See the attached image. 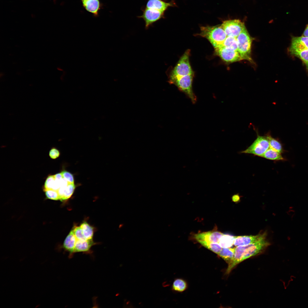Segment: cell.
<instances>
[{"mask_svg":"<svg viewBox=\"0 0 308 308\" xmlns=\"http://www.w3.org/2000/svg\"><path fill=\"white\" fill-rule=\"evenodd\" d=\"M61 173L63 177L68 182V183H74V178L72 174L65 170L62 171Z\"/></svg>","mask_w":308,"mask_h":308,"instance_id":"f546056e","label":"cell"},{"mask_svg":"<svg viewBox=\"0 0 308 308\" xmlns=\"http://www.w3.org/2000/svg\"><path fill=\"white\" fill-rule=\"evenodd\" d=\"M270 244L264 238L247 245L236 246L234 248V256L228 263L226 273L229 274L238 263L260 252Z\"/></svg>","mask_w":308,"mask_h":308,"instance_id":"6da1fadb","label":"cell"},{"mask_svg":"<svg viewBox=\"0 0 308 308\" xmlns=\"http://www.w3.org/2000/svg\"><path fill=\"white\" fill-rule=\"evenodd\" d=\"M198 242L204 247L218 254L222 249L218 243H212L202 241H200Z\"/></svg>","mask_w":308,"mask_h":308,"instance_id":"603a6c76","label":"cell"},{"mask_svg":"<svg viewBox=\"0 0 308 308\" xmlns=\"http://www.w3.org/2000/svg\"><path fill=\"white\" fill-rule=\"evenodd\" d=\"M54 176L56 179L59 180H61L63 178L62 175L61 173H57L54 175Z\"/></svg>","mask_w":308,"mask_h":308,"instance_id":"1f68e13d","label":"cell"},{"mask_svg":"<svg viewBox=\"0 0 308 308\" xmlns=\"http://www.w3.org/2000/svg\"><path fill=\"white\" fill-rule=\"evenodd\" d=\"M175 6L173 1L167 2L165 0H148L145 7L165 13L169 7Z\"/></svg>","mask_w":308,"mask_h":308,"instance_id":"7c38bea8","label":"cell"},{"mask_svg":"<svg viewBox=\"0 0 308 308\" xmlns=\"http://www.w3.org/2000/svg\"><path fill=\"white\" fill-rule=\"evenodd\" d=\"M215 52L216 55L227 62L232 63L242 60L238 51L223 46L215 49Z\"/></svg>","mask_w":308,"mask_h":308,"instance_id":"ba28073f","label":"cell"},{"mask_svg":"<svg viewBox=\"0 0 308 308\" xmlns=\"http://www.w3.org/2000/svg\"><path fill=\"white\" fill-rule=\"evenodd\" d=\"M266 159L273 161H283L285 159L281 153L270 147L261 156Z\"/></svg>","mask_w":308,"mask_h":308,"instance_id":"d6986e66","label":"cell"},{"mask_svg":"<svg viewBox=\"0 0 308 308\" xmlns=\"http://www.w3.org/2000/svg\"><path fill=\"white\" fill-rule=\"evenodd\" d=\"M266 136L269 140L270 147L281 153L284 151L282 144L278 139L273 137L269 134Z\"/></svg>","mask_w":308,"mask_h":308,"instance_id":"ffe728a7","label":"cell"},{"mask_svg":"<svg viewBox=\"0 0 308 308\" xmlns=\"http://www.w3.org/2000/svg\"><path fill=\"white\" fill-rule=\"evenodd\" d=\"M193 75L192 74L183 76L169 80V82L175 85L179 89L188 97L193 103H194L196 102V98L192 89Z\"/></svg>","mask_w":308,"mask_h":308,"instance_id":"5b68a950","label":"cell"},{"mask_svg":"<svg viewBox=\"0 0 308 308\" xmlns=\"http://www.w3.org/2000/svg\"><path fill=\"white\" fill-rule=\"evenodd\" d=\"M142 11V15L138 17L143 19L146 29L157 21L165 18V13L162 12L145 7L143 9Z\"/></svg>","mask_w":308,"mask_h":308,"instance_id":"9c48e42d","label":"cell"},{"mask_svg":"<svg viewBox=\"0 0 308 308\" xmlns=\"http://www.w3.org/2000/svg\"><path fill=\"white\" fill-rule=\"evenodd\" d=\"M234 239L235 236L223 234L218 243L222 248H230L234 244Z\"/></svg>","mask_w":308,"mask_h":308,"instance_id":"44dd1931","label":"cell"},{"mask_svg":"<svg viewBox=\"0 0 308 308\" xmlns=\"http://www.w3.org/2000/svg\"><path fill=\"white\" fill-rule=\"evenodd\" d=\"M75 188L73 183H68L64 192L63 197L61 200H64L69 198L72 194Z\"/></svg>","mask_w":308,"mask_h":308,"instance_id":"4316f807","label":"cell"},{"mask_svg":"<svg viewBox=\"0 0 308 308\" xmlns=\"http://www.w3.org/2000/svg\"><path fill=\"white\" fill-rule=\"evenodd\" d=\"M232 199L233 201L236 202L240 199V196L238 194H235L233 196Z\"/></svg>","mask_w":308,"mask_h":308,"instance_id":"836d02e7","label":"cell"},{"mask_svg":"<svg viewBox=\"0 0 308 308\" xmlns=\"http://www.w3.org/2000/svg\"><path fill=\"white\" fill-rule=\"evenodd\" d=\"M60 187V183L55 178L54 175H50L46 178L44 186V191L48 190L58 191Z\"/></svg>","mask_w":308,"mask_h":308,"instance_id":"e0dca14e","label":"cell"},{"mask_svg":"<svg viewBox=\"0 0 308 308\" xmlns=\"http://www.w3.org/2000/svg\"><path fill=\"white\" fill-rule=\"evenodd\" d=\"M234 254V248H223L218 255L228 263L233 259Z\"/></svg>","mask_w":308,"mask_h":308,"instance_id":"7402d4cb","label":"cell"},{"mask_svg":"<svg viewBox=\"0 0 308 308\" xmlns=\"http://www.w3.org/2000/svg\"><path fill=\"white\" fill-rule=\"evenodd\" d=\"M221 26L227 37L236 38L245 27L244 23L238 19L226 20L223 21Z\"/></svg>","mask_w":308,"mask_h":308,"instance_id":"52a82bcc","label":"cell"},{"mask_svg":"<svg viewBox=\"0 0 308 308\" xmlns=\"http://www.w3.org/2000/svg\"><path fill=\"white\" fill-rule=\"evenodd\" d=\"M84 9L96 17L98 16L99 12L102 6L100 0H81Z\"/></svg>","mask_w":308,"mask_h":308,"instance_id":"4fadbf2b","label":"cell"},{"mask_svg":"<svg viewBox=\"0 0 308 308\" xmlns=\"http://www.w3.org/2000/svg\"><path fill=\"white\" fill-rule=\"evenodd\" d=\"M190 50H187L181 56L170 75L169 80L188 75L193 74L189 62Z\"/></svg>","mask_w":308,"mask_h":308,"instance_id":"277c9868","label":"cell"},{"mask_svg":"<svg viewBox=\"0 0 308 308\" xmlns=\"http://www.w3.org/2000/svg\"><path fill=\"white\" fill-rule=\"evenodd\" d=\"M198 35L207 39L214 49L222 46L227 37L221 25L201 27Z\"/></svg>","mask_w":308,"mask_h":308,"instance_id":"7a4b0ae2","label":"cell"},{"mask_svg":"<svg viewBox=\"0 0 308 308\" xmlns=\"http://www.w3.org/2000/svg\"><path fill=\"white\" fill-rule=\"evenodd\" d=\"M60 155L58 150L55 148H52L49 152L50 157L52 159H54L58 157Z\"/></svg>","mask_w":308,"mask_h":308,"instance_id":"4dcf8cb0","label":"cell"},{"mask_svg":"<svg viewBox=\"0 0 308 308\" xmlns=\"http://www.w3.org/2000/svg\"><path fill=\"white\" fill-rule=\"evenodd\" d=\"M74 235L78 240H87L82 230L80 227L76 226L73 228Z\"/></svg>","mask_w":308,"mask_h":308,"instance_id":"f1b7e54d","label":"cell"},{"mask_svg":"<svg viewBox=\"0 0 308 308\" xmlns=\"http://www.w3.org/2000/svg\"><path fill=\"white\" fill-rule=\"evenodd\" d=\"M266 233L259 234L252 236H235L234 245L236 246L247 245L266 238Z\"/></svg>","mask_w":308,"mask_h":308,"instance_id":"8fae6325","label":"cell"},{"mask_svg":"<svg viewBox=\"0 0 308 308\" xmlns=\"http://www.w3.org/2000/svg\"><path fill=\"white\" fill-rule=\"evenodd\" d=\"M290 54L300 59L306 66L308 70V49L301 50H289Z\"/></svg>","mask_w":308,"mask_h":308,"instance_id":"ac0fdd59","label":"cell"},{"mask_svg":"<svg viewBox=\"0 0 308 308\" xmlns=\"http://www.w3.org/2000/svg\"><path fill=\"white\" fill-rule=\"evenodd\" d=\"M80 226L87 240L92 239L94 234L93 228L86 222L82 223Z\"/></svg>","mask_w":308,"mask_h":308,"instance_id":"cb8c5ba5","label":"cell"},{"mask_svg":"<svg viewBox=\"0 0 308 308\" xmlns=\"http://www.w3.org/2000/svg\"><path fill=\"white\" fill-rule=\"evenodd\" d=\"M308 49V37H292L289 50H301Z\"/></svg>","mask_w":308,"mask_h":308,"instance_id":"5bb4252c","label":"cell"},{"mask_svg":"<svg viewBox=\"0 0 308 308\" xmlns=\"http://www.w3.org/2000/svg\"><path fill=\"white\" fill-rule=\"evenodd\" d=\"M222 46L238 51L236 38L234 37H227Z\"/></svg>","mask_w":308,"mask_h":308,"instance_id":"484cf974","label":"cell"},{"mask_svg":"<svg viewBox=\"0 0 308 308\" xmlns=\"http://www.w3.org/2000/svg\"><path fill=\"white\" fill-rule=\"evenodd\" d=\"M44 192L46 196L48 198L54 200H60L59 196L57 191L48 190Z\"/></svg>","mask_w":308,"mask_h":308,"instance_id":"83f0119b","label":"cell"},{"mask_svg":"<svg viewBox=\"0 0 308 308\" xmlns=\"http://www.w3.org/2000/svg\"><path fill=\"white\" fill-rule=\"evenodd\" d=\"M187 288V284L186 282L183 280L180 279H175L173 282L172 286L173 290L179 292L184 291Z\"/></svg>","mask_w":308,"mask_h":308,"instance_id":"d4e9b609","label":"cell"},{"mask_svg":"<svg viewBox=\"0 0 308 308\" xmlns=\"http://www.w3.org/2000/svg\"><path fill=\"white\" fill-rule=\"evenodd\" d=\"M236 38L238 45V51L242 60H245L251 62H253L251 55L252 38L249 34L245 27Z\"/></svg>","mask_w":308,"mask_h":308,"instance_id":"3957f363","label":"cell"},{"mask_svg":"<svg viewBox=\"0 0 308 308\" xmlns=\"http://www.w3.org/2000/svg\"><path fill=\"white\" fill-rule=\"evenodd\" d=\"M270 147L269 142L266 137L258 135L253 143L241 153L261 157Z\"/></svg>","mask_w":308,"mask_h":308,"instance_id":"8992f818","label":"cell"},{"mask_svg":"<svg viewBox=\"0 0 308 308\" xmlns=\"http://www.w3.org/2000/svg\"><path fill=\"white\" fill-rule=\"evenodd\" d=\"M302 36L308 37V24Z\"/></svg>","mask_w":308,"mask_h":308,"instance_id":"d6a6232c","label":"cell"},{"mask_svg":"<svg viewBox=\"0 0 308 308\" xmlns=\"http://www.w3.org/2000/svg\"><path fill=\"white\" fill-rule=\"evenodd\" d=\"M223 235L222 232L214 230L195 234L194 237L197 242L202 241L218 243Z\"/></svg>","mask_w":308,"mask_h":308,"instance_id":"30bf717a","label":"cell"},{"mask_svg":"<svg viewBox=\"0 0 308 308\" xmlns=\"http://www.w3.org/2000/svg\"><path fill=\"white\" fill-rule=\"evenodd\" d=\"M94 244L92 239L85 240H77L75 245L74 253L88 252Z\"/></svg>","mask_w":308,"mask_h":308,"instance_id":"2e32d148","label":"cell"},{"mask_svg":"<svg viewBox=\"0 0 308 308\" xmlns=\"http://www.w3.org/2000/svg\"><path fill=\"white\" fill-rule=\"evenodd\" d=\"M77 240L73 228L65 239L63 245L64 248L69 252L70 256L74 253V250Z\"/></svg>","mask_w":308,"mask_h":308,"instance_id":"9a60e30c","label":"cell"}]
</instances>
